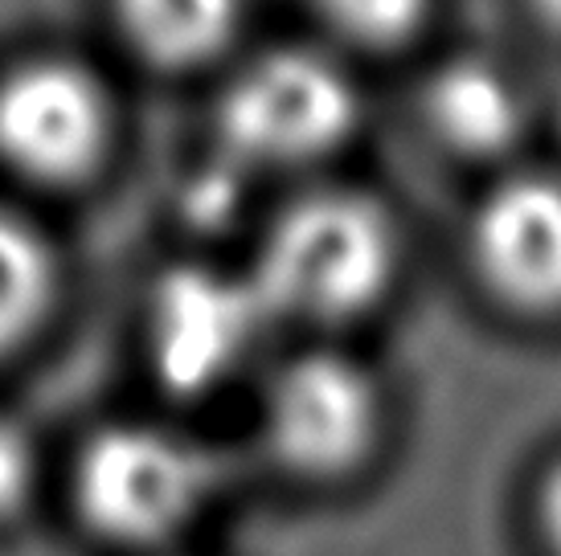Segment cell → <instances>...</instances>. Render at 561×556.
I'll return each mask as SVG.
<instances>
[{"mask_svg":"<svg viewBox=\"0 0 561 556\" xmlns=\"http://www.w3.org/2000/svg\"><path fill=\"white\" fill-rule=\"evenodd\" d=\"M398 270L386 209L360 193H312L271 225L250 270L271 315L348 320L374 308Z\"/></svg>","mask_w":561,"mask_h":556,"instance_id":"cell-1","label":"cell"},{"mask_svg":"<svg viewBox=\"0 0 561 556\" xmlns=\"http://www.w3.org/2000/svg\"><path fill=\"white\" fill-rule=\"evenodd\" d=\"M357 124V91L332 62L279 49L250 62L221 99V136L254 164H304Z\"/></svg>","mask_w":561,"mask_h":556,"instance_id":"cell-2","label":"cell"},{"mask_svg":"<svg viewBox=\"0 0 561 556\" xmlns=\"http://www.w3.org/2000/svg\"><path fill=\"white\" fill-rule=\"evenodd\" d=\"M214 487V459L197 442L157 426L99 433L79 471L82 508L119 541H157L193 520Z\"/></svg>","mask_w":561,"mask_h":556,"instance_id":"cell-3","label":"cell"},{"mask_svg":"<svg viewBox=\"0 0 561 556\" xmlns=\"http://www.w3.org/2000/svg\"><path fill=\"white\" fill-rule=\"evenodd\" d=\"M107 131V94L82 66L33 58L0 78V160L21 176L79 181L103 155Z\"/></svg>","mask_w":561,"mask_h":556,"instance_id":"cell-4","label":"cell"},{"mask_svg":"<svg viewBox=\"0 0 561 556\" xmlns=\"http://www.w3.org/2000/svg\"><path fill=\"white\" fill-rule=\"evenodd\" d=\"M271 320L250 270H172L152 303V356L172 389L202 393L242 369Z\"/></svg>","mask_w":561,"mask_h":556,"instance_id":"cell-5","label":"cell"},{"mask_svg":"<svg viewBox=\"0 0 561 556\" xmlns=\"http://www.w3.org/2000/svg\"><path fill=\"white\" fill-rule=\"evenodd\" d=\"M377 430V389L353 360L312 352L283 364L266 393V438L299 471L357 463Z\"/></svg>","mask_w":561,"mask_h":556,"instance_id":"cell-6","label":"cell"},{"mask_svg":"<svg viewBox=\"0 0 561 556\" xmlns=\"http://www.w3.org/2000/svg\"><path fill=\"white\" fill-rule=\"evenodd\" d=\"M471 254L483 282L516 311H561V181L513 176L483 197L471 221Z\"/></svg>","mask_w":561,"mask_h":556,"instance_id":"cell-7","label":"cell"},{"mask_svg":"<svg viewBox=\"0 0 561 556\" xmlns=\"http://www.w3.org/2000/svg\"><path fill=\"white\" fill-rule=\"evenodd\" d=\"M131 46L157 66L214 58L238 25V0H111Z\"/></svg>","mask_w":561,"mask_h":556,"instance_id":"cell-8","label":"cell"},{"mask_svg":"<svg viewBox=\"0 0 561 556\" xmlns=\"http://www.w3.org/2000/svg\"><path fill=\"white\" fill-rule=\"evenodd\" d=\"M431 119L447 143L463 152H496L520 124L516 91L492 66H451L431 91Z\"/></svg>","mask_w":561,"mask_h":556,"instance_id":"cell-9","label":"cell"},{"mask_svg":"<svg viewBox=\"0 0 561 556\" xmlns=\"http://www.w3.org/2000/svg\"><path fill=\"white\" fill-rule=\"evenodd\" d=\"M49 294H54L49 250L25 221L0 213V352H9L30 336Z\"/></svg>","mask_w":561,"mask_h":556,"instance_id":"cell-10","label":"cell"},{"mask_svg":"<svg viewBox=\"0 0 561 556\" xmlns=\"http://www.w3.org/2000/svg\"><path fill=\"white\" fill-rule=\"evenodd\" d=\"M332 30L360 46H390L414 33L431 0H316Z\"/></svg>","mask_w":561,"mask_h":556,"instance_id":"cell-11","label":"cell"},{"mask_svg":"<svg viewBox=\"0 0 561 556\" xmlns=\"http://www.w3.org/2000/svg\"><path fill=\"white\" fill-rule=\"evenodd\" d=\"M30 483H33L30 442L9 421H0V516L13 511L30 495Z\"/></svg>","mask_w":561,"mask_h":556,"instance_id":"cell-12","label":"cell"},{"mask_svg":"<svg viewBox=\"0 0 561 556\" xmlns=\"http://www.w3.org/2000/svg\"><path fill=\"white\" fill-rule=\"evenodd\" d=\"M541 528H546L549 548L561 556V466L541 487Z\"/></svg>","mask_w":561,"mask_h":556,"instance_id":"cell-13","label":"cell"},{"mask_svg":"<svg viewBox=\"0 0 561 556\" xmlns=\"http://www.w3.org/2000/svg\"><path fill=\"white\" fill-rule=\"evenodd\" d=\"M533 4H537V9H541L553 25H561V0H533Z\"/></svg>","mask_w":561,"mask_h":556,"instance_id":"cell-14","label":"cell"}]
</instances>
